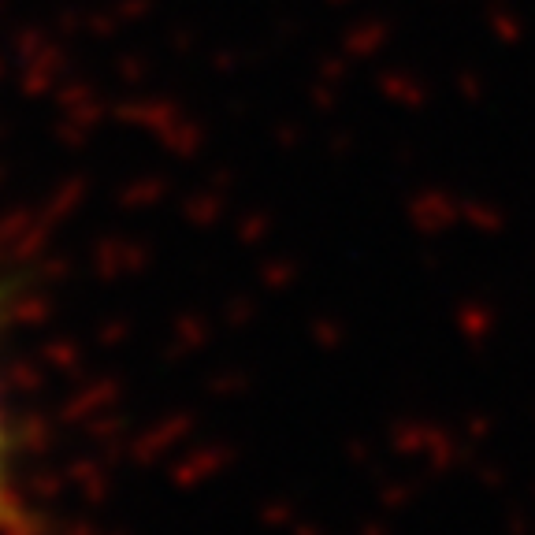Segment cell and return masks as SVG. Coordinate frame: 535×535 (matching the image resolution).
<instances>
[{
    "label": "cell",
    "instance_id": "1",
    "mask_svg": "<svg viewBox=\"0 0 535 535\" xmlns=\"http://www.w3.org/2000/svg\"><path fill=\"white\" fill-rule=\"evenodd\" d=\"M8 513V465H4V431H0V517Z\"/></svg>",
    "mask_w": 535,
    "mask_h": 535
}]
</instances>
